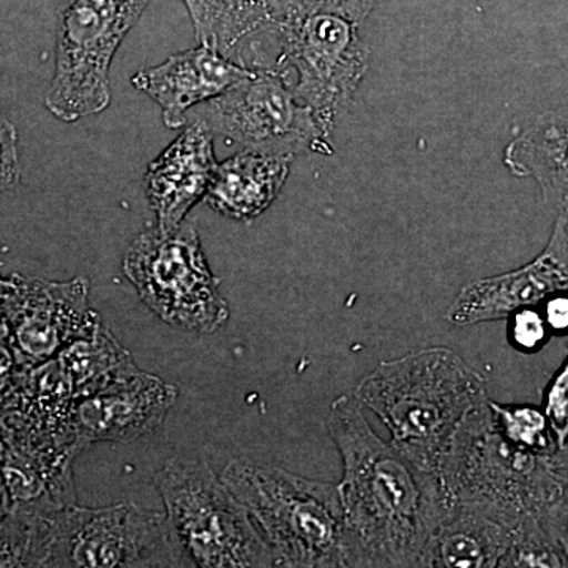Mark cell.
<instances>
[{
	"mask_svg": "<svg viewBox=\"0 0 568 568\" xmlns=\"http://www.w3.org/2000/svg\"><path fill=\"white\" fill-rule=\"evenodd\" d=\"M500 567H568L540 521H529L514 530Z\"/></svg>",
	"mask_w": 568,
	"mask_h": 568,
	"instance_id": "cell-23",
	"label": "cell"
},
{
	"mask_svg": "<svg viewBox=\"0 0 568 568\" xmlns=\"http://www.w3.org/2000/svg\"><path fill=\"white\" fill-rule=\"evenodd\" d=\"M541 409L548 418L551 435L559 450L568 440V353L545 388Z\"/></svg>",
	"mask_w": 568,
	"mask_h": 568,
	"instance_id": "cell-26",
	"label": "cell"
},
{
	"mask_svg": "<svg viewBox=\"0 0 568 568\" xmlns=\"http://www.w3.org/2000/svg\"><path fill=\"white\" fill-rule=\"evenodd\" d=\"M253 70L200 44L171 55L160 65L138 71L132 84L162 108L164 125L178 130L185 125L192 108L223 95Z\"/></svg>",
	"mask_w": 568,
	"mask_h": 568,
	"instance_id": "cell-14",
	"label": "cell"
},
{
	"mask_svg": "<svg viewBox=\"0 0 568 568\" xmlns=\"http://www.w3.org/2000/svg\"><path fill=\"white\" fill-rule=\"evenodd\" d=\"M89 291L84 276L48 282L14 274L0 280V321L18 368L52 361L102 324L89 305Z\"/></svg>",
	"mask_w": 568,
	"mask_h": 568,
	"instance_id": "cell-11",
	"label": "cell"
},
{
	"mask_svg": "<svg viewBox=\"0 0 568 568\" xmlns=\"http://www.w3.org/2000/svg\"><path fill=\"white\" fill-rule=\"evenodd\" d=\"M123 274L168 325L215 334L230 320V305L192 223L183 222L174 233L152 227L138 235L123 257Z\"/></svg>",
	"mask_w": 568,
	"mask_h": 568,
	"instance_id": "cell-7",
	"label": "cell"
},
{
	"mask_svg": "<svg viewBox=\"0 0 568 568\" xmlns=\"http://www.w3.org/2000/svg\"><path fill=\"white\" fill-rule=\"evenodd\" d=\"M353 394L396 448L435 469L463 418L489 398L484 375L444 346L381 362Z\"/></svg>",
	"mask_w": 568,
	"mask_h": 568,
	"instance_id": "cell-2",
	"label": "cell"
},
{
	"mask_svg": "<svg viewBox=\"0 0 568 568\" xmlns=\"http://www.w3.org/2000/svg\"><path fill=\"white\" fill-rule=\"evenodd\" d=\"M508 342L521 353L534 354L551 338L540 305L519 308L507 320Z\"/></svg>",
	"mask_w": 568,
	"mask_h": 568,
	"instance_id": "cell-25",
	"label": "cell"
},
{
	"mask_svg": "<svg viewBox=\"0 0 568 568\" xmlns=\"http://www.w3.org/2000/svg\"><path fill=\"white\" fill-rule=\"evenodd\" d=\"M540 308L552 336L568 335V290L548 295Z\"/></svg>",
	"mask_w": 568,
	"mask_h": 568,
	"instance_id": "cell-30",
	"label": "cell"
},
{
	"mask_svg": "<svg viewBox=\"0 0 568 568\" xmlns=\"http://www.w3.org/2000/svg\"><path fill=\"white\" fill-rule=\"evenodd\" d=\"M153 481L183 567H275L267 540L207 462L171 458Z\"/></svg>",
	"mask_w": 568,
	"mask_h": 568,
	"instance_id": "cell-5",
	"label": "cell"
},
{
	"mask_svg": "<svg viewBox=\"0 0 568 568\" xmlns=\"http://www.w3.org/2000/svg\"><path fill=\"white\" fill-rule=\"evenodd\" d=\"M545 252L559 264L568 276V196L556 205V220Z\"/></svg>",
	"mask_w": 568,
	"mask_h": 568,
	"instance_id": "cell-29",
	"label": "cell"
},
{
	"mask_svg": "<svg viewBox=\"0 0 568 568\" xmlns=\"http://www.w3.org/2000/svg\"><path fill=\"white\" fill-rule=\"evenodd\" d=\"M377 0H267L272 24L302 17V14L327 11L362 24L372 13Z\"/></svg>",
	"mask_w": 568,
	"mask_h": 568,
	"instance_id": "cell-24",
	"label": "cell"
},
{
	"mask_svg": "<svg viewBox=\"0 0 568 568\" xmlns=\"http://www.w3.org/2000/svg\"><path fill=\"white\" fill-rule=\"evenodd\" d=\"M200 44L226 55L272 26L267 0H183Z\"/></svg>",
	"mask_w": 568,
	"mask_h": 568,
	"instance_id": "cell-20",
	"label": "cell"
},
{
	"mask_svg": "<svg viewBox=\"0 0 568 568\" xmlns=\"http://www.w3.org/2000/svg\"><path fill=\"white\" fill-rule=\"evenodd\" d=\"M213 132L207 122L196 119L149 164L145 194L155 227L174 233L190 211L204 200L216 170Z\"/></svg>",
	"mask_w": 568,
	"mask_h": 568,
	"instance_id": "cell-13",
	"label": "cell"
},
{
	"mask_svg": "<svg viewBox=\"0 0 568 568\" xmlns=\"http://www.w3.org/2000/svg\"><path fill=\"white\" fill-rule=\"evenodd\" d=\"M358 26L339 14L315 11L271 28L280 41L278 70L287 65L297 73L295 97L312 108L328 140L368 70L369 48Z\"/></svg>",
	"mask_w": 568,
	"mask_h": 568,
	"instance_id": "cell-8",
	"label": "cell"
},
{
	"mask_svg": "<svg viewBox=\"0 0 568 568\" xmlns=\"http://www.w3.org/2000/svg\"><path fill=\"white\" fill-rule=\"evenodd\" d=\"M253 73L223 95L204 103L212 132L246 151L297 156L305 151L332 153L331 140L312 108L295 97L286 73L254 65Z\"/></svg>",
	"mask_w": 568,
	"mask_h": 568,
	"instance_id": "cell-10",
	"label": "cell"
},
{
	"mask_svg": "<svg viewBox=\"0 0 568 568\" xmlns=\"http://www.w3.org/2000/svg\"><path fill=\"white\" fill-rule=\"evenodd\" d=\"M20 174L17 129L0 111V194L10 190Z\"/></svg>",
	"mask_w": 568,
	"mask_h": 568,
	"instance_id": "cell-27",
	"label": "cell"
},
{
	"mask_svg": "<svg viewBox=\"0 0 568 568\" xmlns=\"http://www.w3.org/2000/svg\"><path fill=\"white\" fill-rule=\"evenodd\" d=\"M294 156L244 151L216 164L204 201L212 211L237 222H252L275 203Z\"/></svg>",
	"mask_w": 568,
	"mask_h": 568,
	"instance_id": "cell-16",
	"label": "cell"
},
{
	"mask_svg": "<svg viewBox=\"0 0 568 568\" xmlns=\"http://www.w3.org/2000/svg\"><path fill=\"white\" fill-rule=\"evenodd\" d=\"M178 394V387L164 383L162 377L134 369L74 403V439L81 450L97 443H132L163 424Z\"/></svg>",
	"mask_w": 568,
	"mask_h": 568,
	"instance_id": "cell-12",
	"label": "cell"
},
{
	"mask_svg": "<svg viewBox=\"0 0 568 568\" xmlns=\"http://www.w3.org/2000/svg\"><path fill=\"white\" fill-rule=\"evenodd\" d=\"M514 530L487 511L467 504L450 503L446 517L426 545L420 567H500Z\"/></svg>",
	"mask_w": 568,
	"mask_h": 568,
	"instance_id": "cell-17",
	"label": "cell"
},
{
	"mask_svg": "<svg viewBox=\"0 0 568 568\" xmlns=\"http://www.w3.org/2000/svg\"><path fill=\"white\" fill-rule=\"evenodd\" d=\"M497 428L507 440L525 450L552 455L558 450L544 409L534 405H506L488 399Z\"/></svg>",
	"mask_w": 568,
	"mask_h": 568,
	"instance_id": "cell-22",
	"label": "cell"
},
{
	"mask_svg": "<svg viewBox=\"0 0 568 568\" xmlns=\"http://www.w3.org/2000/svg\"><path fill=\"white\" fill-rule=\"evenodd\" d=\"M152 0H62L55 37V70L48 110L63 122L110 106L115 52Z\"/></svg>",
	"mask_w": 568,
	"mask_h": 568,
	"instance_id": "cell-6",
	"label": "cell"
},
{
	"mask_svg": "<svg viewBox=\"0 0 568 568\" xmlns=\"http://www.w3.org/2000/svg\"><path fill=\"white\" fill-rule=\"evenodd\" d=\"M540 525L568 562V478L558 499L541 517Z\"/></svg>",
	"mask_w": 568,
	"mask_h": 568,
	"instance_id": "cell-28",
	"label": "cell"
},
{
	"mask_svg": "<svg viewBox=\"0 0 568 568\" xmlns=\"http://www.w3.org/2000/svg\"><path fill=\"white\" fill-rule=\"evenodd\" d=\"M488 399L463 418L436 469L450 503L480 508L515 530L540 521L567 477L556 466L555 454H536L507 440Z\"/></svg>",
	"mask_w": 568,
	"mask_h": 568,
	"instance_id": "cell-3",
	"label": "cell"
},
{
	"mask_svg": "<svg viewBox=\"0 0 568 568\" xmlns=\"http://www.w3.org/2000/svg\"><path fill=\"white\" fill-rule=\"evenodd\" d=\"M567 290L568 276L544 250L523 267L467 283L446 320L455 327L507 321L519 308L540 305L548 295Z\"/></svg>",
	"mask_w": 568,
	"mask_h": 568,
	"instance_id": "cell-15",
	"label": "cell"
},
{
	"mask_svg": "<svg viewBox=\"0 0 568 568\" xmlns=\"http://www.w3.org/2000/svg\"><path fill=\"white\" fill-rule=\"evenodd\" d=\"M327 429L342 457L346 567H420L450 506L435 467L377 436L354 394L332 402Z\"/></svg>",
	"mask_w": 568,
	"mask_h": 568,
	"instance_id": "cell-1",
	"label": "cell"
},
{
	"mask_svg": "<svg viewBox=\"0 0 568 568\" xmlns=\"http://www.w3.org/2000/svg\"><path fill=\"white\" fill-rule=\"evenodd\" d=\"M0 280H2V278H0Z\"/></svg>",
	"mask_w": 568,
	"mask_h": 568,
	"instance_id": "cell-32",
	"label": "cell"
},
{
	"mask_svg": "<svg viewBox=\"0 0 568 568\" xmlns=\"http://www.w3.org/2000/svg\"><path fill=\"white\" fill-rule=\"evenodd\" d=\"M555 458L556 466L559 467L560 473L564 474L568 478V440L566 446L556 450V454L552 455Z\"/></svg>",
	"mask_w": 568,
	"mask_h": 568,
	"instance_id": "cell-31",
	"label": "cell"
},
{
	"mask_svg": "<svg viewBox=\"0 0 568 568\" xmlns=\"http://www.w3.org/2000/svg\"><path fill=\"white\" fill-rule=\"evenodd\" d=\"M44 515L9 510L0 517V567H44Z\"/></svg>",
	"mask_w": 568,
	"mask_h": 568,
	"instance_id": "cell-21",
	"label": "cell"
},
{
	"mask_svg": "<svg viewBox=\"0 0 568 568\" xmlns=\"http://www.w3.org/2000/svg\"><path fill=\"white\" fill-rule=\"evenodd\" d=\"M55 358L69 377L77 402L138 369L132 354L103 324L85 338L71 343Z\"/></svg>",
	"mask_w": 568,
	"mask_h": 568,
	"instance_id": "cell-19",
	"label": "cell"
},
{
	"mask_svg": "<svg viewBox=\"0 0 568 568\" xmlns=\"http://www.w3.org/2000/svg\"><path fill=\"white\" fill-rule=\"evenodd\" d=\"M222 480L274 552L275 567H346V526L338 485L282 467L233 459Z\"/></svg>",
	"mask_w": 568,
	"mask_h": 568,
	"instance_id": "cell-4",
	"label": "cell"
},
{
	"mask_svg": "<svg viewBox=\"0 0 568 568\" xmlns=\"http://www.w3.org/2000/svg\"><path fill=\"white\" fill-rule=\"evenodd\" d=\"M504 164L518 179H532L545 203L568 196V106L537 115L504 151Z\"/></svg>",
	"mask_w": 568,
	"mask_h": 568,
	"instance_id": "cell-18",
	"label": "cell"
},
{
	"mask_svg": "<svg viewBox=\"0 0 568 568\" xmlns=\"http://www.w3.org/2000/svg\"><path fill=\"white\" fill-rule=\"evenodd\" d=\"M44 567H183L166 517L133 503L47 515Z\"/></svg>",
	"mask_w": 568,
	"mask_h": 568,
	"instance_id": "cell-9",
	"label": "cell"
}]
</instances>
